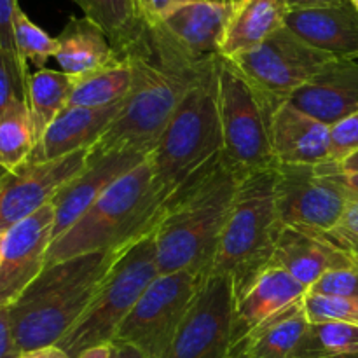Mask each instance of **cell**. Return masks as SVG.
I'll use <instances>...</instances> for the list:
<instances>
[{
	"instance_id": "obj_16",
	"label": "cell",
	"mask_w": 358,
	"mask_h": 358,
	"mask_svg": "<svg viewBox=\"0 0 358 358\" xmlns=\"http://www.w3.org/2000/svg\"><path fill=\"white\" fill-rule=\"evenodd\" d=\"M271 264L285 269L308 290L329 271L355 266L350 252L325 234L282 226L276 238Z\"/></svg>"
},
{
	"instance_id": "obj_5",
	"label": "cell",
	"mask_w": 358,
	"mask_h": 358,
	"mask_svg": "<svg viewBox=\"0 0 358 358\" xmlns=\"http://www.w3.org/2000/svg\"><path fill=\"white\" fill-rule=\"evenodd\" d=\"M163 206L152 191L149 159L110 185L72 227L52 240L48 266L105 250H117L154 229Z\"/></svg>"
},
{
	"instance_id": "obj_41",
	"label": "cell",
	"mask_w": 358,
	"mask_h": 358,
	"mask_svg": "<svg viewBox=\"0 0 358 358\" xmlns=\"http://www.w3.org/2000/svg\"><path fill=\"white\" fill-rule=\"evenodd\" d=\"M177 2L178 0H147L145 17L147 20H157Z\"/></svg>"
},
{
	"instance_id": "obj_31",
	"label": "cell",
	"mask_w": 358,
	"mask_h": 358,
	"mask_svg": "<svg viewBox=\"0 0 358 358\" xmlns=\"http://www.w3.org/2000/svg\"><path fill=\"white\" fill-rule=\"evenodd\" d=\"M14 41H16L17 55L38 70L44 69L49 58H56L58 52V38L51 37L41 27H37L21 7L14 17Z\"/></svg>"
},
{
	"instance_id": "obj_21",
	"label": "cell",
	"mask_w": 358,
	"mask_h": 358,
	"mask_svg": "<svg viewBox=\"0 0 358 358\" xmlns=\"http://www.w3.org/2000/svg\"><path fill=\"white\" fill-rule=\"evenodd\" d=\"M122 101L100 108L66 107L45 129L28 163H48L79 150L93 149L119 114Z\"/></svg>"
},
{
	"instance_id": "obj_24",
	"label": "cell",
	"mask_w": 358,
	"mask_h": 358,
	"mask_svg": "<svg viewBox=\"0 0 358 358\" xmlns=\"http://www.w3.org/2000/svg\"><path fill=\"white\" fill-rule=\"evenodd\" d=\"M285 0H238L224 31L220 56L233 59L252 51L285 27Z\"/></svg>"
},
{
	"instance_id": "obj_4",
	"label": "cell",
	"mask_w": 358,
	"mask_h": 358,
	"mask_svg": "<svg viewBox=\"0 0 358 358\" xmlns=\"http://www.w3.org/2000/svg\"><path fill=\"white\" fill-rule=\"evenodd\" d=\"M117 250L79 255L48 266L9 308L20 353L56 346L90 306Z\"/></svg>"
},
{
	"instance_id": "obj_28",
	"label": "cell",
	"mask_w": 358,
	"mask_h": 358,
	"mask_svg": "<svg viewBox=\"0 0 358 358\" xmlns=\"http://www.w3.org/2000/svg\"><path fill=\"white\" fill-rule=\"evenodd\" d=\"M133 84L131 63L126 56L107 69L77 77L69 107L100 108L119 103L128 96Z\"/></svg>"
},
{
	"instance_id": "obj_6",
	"label": "cell",
	"mask_w": 358,
	"mask_h": 358,
	"mask_svg": "<svg viewBox=\"0 0 358 358\" xmlns=\"http://www.w3.org/2000/svg\"><path fill=\"white\" fill-rule=\"evenodd\" d=\"M280 227L275 168L241 177L210 271L229 276L234 294L243 290L271 264Z\"/></svg>"
},
{
	"instance_id": "obj_13",
	"label": "cell",
	"mask_w": 358,
	"mask_h": 358,
	"mask_svg": "<svg viewBox=\"0 0 358 358\" xmlns=\"http://www.w3.org/2000/svg\"><path fill=\"white\" fill-rule=\"evenodd\" d=\"M93 156V149L79 150L48 163H27L0 173V234L49 205Z\"/></svg>"
},
{
	"instance_id": "obj_18",
	"label": "cell",
	"mask_w": 358,
	"mask_h": 358,
	"mask_svg": "<svg viewBox=\"0 0 358 358\" xmlns=\"http://www.w3.org/2000/svg\"><path fill=\"white\" fill-rule=\"evenodd\" d=\"M269 135L276 164L318 166L329 161L331 126L299 110L290 101L275 107Z\"/></svg>"
},
{
	"instance_id": "obj_32",
	"label": "cell",
	"mask_w": 358,
	"mask_h": 358,
	"mask_svg": "<svg viewBox=\"0 0 358 358\" xmlns=\"http://www.w3.org/2000/svg\"><path fill=\"white\" fill-rule=\"evenodd\" d=\"M27 62L20 55L0 49V115L17 101H28Z\"/></svg>"
},
{
	"instance_id": "obj_3",
	"label": "cell",
	"mask_w": 358,
	"mask_h": 358,
	"mask_svg": "<svg viewBox=\"0 0 358 358\" xmlns=\"http://www.w3.org/2000/svg\"><path fill=\"white\" fill-rule=\"evenodd\" d=\"M219 58L189 86L159 142L149 154L152 191L161 206L208 170L222 154L219 117Z\"/></svg>"
},
{
	"instance_id": "obj_39",
	"label": "cell",
	"mask_w": 358,
	"mask_h": 358,
	"mask_svg": "<svg viewBox=\"0 0 358 358\" xmlns=\"http://www.w3.org/2000/svg\"><path fill=\"white\" fill-rule=\"evenodd\" d=\"M317 171L320 175H334V173H358V150L350 154L339 163H324L318 164Z\"/></svg>"
},
{
	"instance_id": "obj_44",
	"label": "cell",
	"mask_w": 358,
	"mask_h": 358,
	"mask_svg": "<svg viewBox=\"0 0 358 358\" xmlns=\"http://www.w3.org/2000/svg\"><path fill=\"white\" fill-rule=\"evenodd\" d=\"M114 345V352L112 358H145L142 352L131 345H124V343H112Z\"/></svg>"
},
{
	"instance_id": "obj_7",
	"label": "cell",
	"mask_w": 358,
	"mask_h": 358,
	"mask_svg": "<svg viewBox=\"0 0 358 358\" xmlns=\"http://www.w3.org/2000/svg\"><path fill=\"white\" fill-rule=\"evenodd\" d=\"M157 275L152 229L121 247L90 306L56 346L69 358H77L93 346L114 341L117 329Z\"/></svg>"
},
{
	"instance_id": "obj_45",
	"label": "cell",
	"mask_w": 358,
	"mask_h": 358,
	"mask_svg": "<svg viewBox=\"0 0 358 358\" xmlns=\"http://www.w3.org/2000/svg\"><path fill=\"white\" fill-rule=\"evenodd\" d=\"M112 352H114V345L107 343V345H98L86 350L77 358H112Z\"/></svg>"
},
{
	"instance_id": "obj_1",
	"label": "cell",
	"mask_w": 358,
	"mask_h": 358,
	"mask_svg": "<svg viewBox=\"0 0 358 358\" xmlns=\"http://www.w3.org/2000/svg\"><path fill=\"white\" fill-rule=\"evenodd\" d=\"M122 55L131 63V90L93 152L129 150L149 156L185 91L215 58L189 55L156 20L145 21L142 34Z\"/></svg>"
},
{
	"instance_id": "obj_37",
	"label": "cell",
	"mask_w": 358,
	"mask_h": 358,
	"mask_svg": "<svg viewBox=\"0 0 358 358\" xmlns=\"http://www.w3.org/2000/svg\"><path fill=\"white\" fill-rule=\"evenodd\" d=\"M20 3L17 0H0V49L17 55L14 41V17Z\"/></svg>"
},
{
	"instance_id": "obj_49",
	"label": "cell",
	"mask_w": 358,
	"mask_h": 358,
	"mask_svg": "<svg viewBox=\"0 0 358 358\" xmlns=\"http://www.w3.org/2000/svg\"><path fill=\"white\" fill-rule=\"evenodd\" d=\"M140 6H142L143 14H145V6H147V0H140Z\"/></svg>"
},
{
	"instance_id": "obj_2",
	"label": "cell",
	"mask_w": 358,
	"mask_h": 358,
	"mask_svg": "<svg viewBox=\"0 0 358 358\" xmlns=\"http://www.w3.org/2000/svg\"><path fill=\"white\" fill-rule=\"evenodd\" d=\"M240 177L222 157L164 205L154 226L157 271L210 273Z\"/></svg>"
},
{
	"instance_id": "obj_48",
	"label": "cell",
	"mask_w": 358,
	"mask_h": 358,
	"mask_svg": "<svg viewBox=\"0 0 358 358\" xmlns=\"http://www.w3.org/2000/svg\"><path fill=\"white\" fill-rule=\"evenodd\" d=\"M208 2H238V0H208Z\"/></svg>"
},
{
	"instance_id": "obj_47",
	"label": "cell",
	"mask_w": 358,
	"mask_h": 358,
	"mask_svg": "<svg viewBox=\"0 0 358 358\" xmlns=\"http://www.w3.org/2000/svg\"><path fill=\"white\" fill-rule=\"evenodd\" d=\"M3 240H6V234H0V261H2V252H3Z\"/></svg>"
},
{
	"instance_id": "obj_23",
	"label": "cell",
	"mask_w": 358,
	"mask_h": 358,
	"mask_svg": "<svg viewBox=\"0 0 358 358\" xmlns=\"http://www.w3.org/2000/svg\"><path fill=\"white\" fill-rule=\"evenodd\" d=\"M58 62L62 72L83 77L121 62L122 56L112 45L100 27L87 17L72 16L58 35Z\"/></svg>"
},
{
	"instance_id": "obj_8",
	"label": "cell",
	"mask_w": 358,
	"mask_h": 358,
	"mask_svg": "<svg viewBox=\"0 0 358 358\" xmlns=\"http://www.w3.org/2000/svg\"><path fill=\"white\" fill-rule=\"evenodd\" d=\"M269 103L231 59L219 62V117L222 131V161L238 177L276 168L271 149Z\"/></svg>"
},
{
	"instance_id": "obj_51",
	"label": "cell",
	"mask_w": 358,
	"mask_h": 358,
	"mask_svg": "<svg viewBox=\"0 0 358 358\" xmlns=\"http://www.w3.org/2000/svg\"><path fill=\"white\" fill-rule=\"evenodd\" d=\"M2 171H3V170H0V173H2Z\"/></svg>"
},
{
	"instance_id": "obj_50",
	"label": "cell",
	"mask_w": 358,
	"mask_h": 358,
	"mask_svg": "<svg viewBox=\"0 0 358 358\" xmlns=\"http://www.w3.org/2000/svg\"><path fill=\"white\" fill-rule=\"evenodd\" d=\"M350 2H352V6L355 7V9L358 10V0H350Z\"/></svg>"
},
{
	"instance_id": "obj_9",
	"label": "cell",
	"mask_w": 358,
	"mask_h": 358,
	"mask_svg": "<svg viewBox=\"0 0 358 358\" xmlns=\"http://www.w3.org/2000/svg\"><path fill=\"white\" fill-rule=\"evenodd\" d=\"M208 273L157 275L117 329L114 341L135 346L145 358H161Z\"/></svg>"
},
{
	"instance_id": "obj_46",
	"label": "cell",
	"mask_w": 358,
	"mask_h": 358,
	"mask_svg": "<svg viewBox=\"0 0 358 358\" xmlns=\"http://www.w3.org/2000/svg\"><path fill=\"white\" fill-rule=\"evenodd\" d=\"M350 255H352V259H353V262H355V264L358 266V241L355 245H353L352 248H350Z\"/></svg>"
},
{
	"instance_id": "obj_22",
	"label": "cell",
	"mask_w": 358,
	"mask_h": 358,
	"mask_svg": "<svg viewBox=\"0 0 358 358\" xmlns=\"http://www.w3.org/2000/svg\"><path fill=\"white\" fill-rule=\"evenodd\" d=\"M308 289L285 269L269 264L234 294V341L306 296Z\"/></svg>"
},
{
	"instance_id": "obj_19",
	"label": "cell",
	"mask_w": 358,
	"mask_h": 358,
	"mask_svg": "<svg viewBox=\"0 0 358 358\" xmlns=\"http://www.w3.org/2000/svg\"><path fill=\"white\" fill-rule=\"evenodd\" d=\"M289 101L329 126L355 114L358 112V62L331 59Z\"/></svg>"
},
{
	"instance_id": "obj_10",
	"label": "cell",
	"mask_w": 358,
	"mask_h": 358,
	"mask_svg": "<svg viewBox=\"0 0 358 358\" xmlns=\"http://www.w3.org/2000/svg\"><path fill=\"white\" fill-rule=\"evenodd\" d=\"M227 59V58H226ZM332 56L311 48L283 27L252 51L231 62L248 83L276 107L324 70Z\"/></svg>"
},
{
	"instance_id": "obj_20",
	"label": "cell",
	"mask_w": 358,
	"mask_h": 358,
	"mask_svg": "<svg viewBox=\"0 0 358 358\" xmlns=\"http://www.w3.org/2000/svg\"><path fill=\"white\" fill-rule=\"evenodd\" d=\"M285 27L332 58L358 62V10L352 3L289 10Z\"/></svg>"
},
{
	"instance_id": "obj_40",
	"label": "cell",
	"mask_w": 358,
	"mask_h": 358,
	"mask_svg": "<svg viewBox=\"0 0 358 358\" xmlns=\"http://www.w3.org/2000/svg\"><path fill=\"white\" fill-rule=\"evenodd\" d=\"M287 7L294 9H317V7H331V6H345L352 3L350 0H285Z\"/></svg>"
},
{
	"instance_id": "obj_17",
	"label": "cell",
	"mask_w": 358,
	"mask_h": 358,
	"mask_svg": "<svg viewBox=\"0 0 358 358\" xmlns=\"http://www.w3.org/2000/svg\"><path fill=\"white\" fill-rule=\"evenodd\" d=\"M234 3L180 0L156 21L194 58H217Z\"/></svg>"
},
{
	"instance_id": "obj_15",
	"label": "cell",
	"mask_w": 358,
	"mask_h": 358,
	"mask_svg": "<svg viewBox=\"0 0 358 358\" xmlns=\"http://www.w3.org/2000/svg\"><path fill=\"white\" fill-rule=\"evenodd\" d=\"M149 156L129 150L94 154L86 166L58 191L51 205L55 208V229L52 240L62 236L80 215L110 187L122 175L131 171Z\"/></svg>"
},
{
	"instance_id": "obj_36",
	"label": "cell",
	"mask_w": 358,
	"mask_h": 358,
	"mask_svg": "<svg viewBox=\"0 0 358 358\" xmlns=\"http://www.w3.org/2000/svg\"><path fill=\"white\" fill-rule=\"evenodd\" d=\"M325 236H327L331 241H334L338 247H341L343 250L346 252L357 243L358 241V198L350 201L348 208H346V212L343 213L338 226H336L332 231H329Z\"/></svg>"
},
{
	"instance_id": "obj_11",
	"label": "cell",
	"mask_w": 358,
	"mask_h": 358,
	"mask_svg": "<svg viewBox=\"0 0 358 358\" xmlns=\"http://www.w3.org/2000/svg\"><path fill=\"white\" fill-rule=\"evenodd\" d=\"M234 343V285L210 271L161 358H229Z\"/></svg>"
},
{
	"instance_id": "obj_42",
	"label": "cell",
	"mask_w": 358,
	"mask_h": 358,
	"mask_svg": "<svg viewBox=\"0 0 358 358\" xmlns=\"http://www.w3.org/2000/svg\"><path fill=\"white\" fill-rule=\"evenodd\" d=\"M327 177L334 178L341 187H345L352 194L353 199L358 198V173H334Z\"/></svg>"
},
{
	"instance_id": "obj_33",
	"label": "cell",
	"mask_w": 358,
	"mask_h": 358,
	"mask_svg": "<svg viewBox=\"0 0 358 358\" xmlns=\"http://www.w3.org/2000/svg\"><path fill=\"white\" fill-rule=\"evenodd\" d=\"M303 303L310 322H345L358 325V299L306 292Z\"/></svg>"
},
{
	"instance_id": "obj_12",
	"label": "cell",
	"mask_w": 358,
	"mask_h": 358,
	"mask_svg": "<svg viewBox=\"0 0 358 358\" xmlns=\"http://www.w3.org/2000/svg\"><path fill=\"white\" fill-rule=\"evenodd\" d=\"M352 194L308 164H276L275 201L282 226L327 234L341 220Z\"/></svg>"
},
{
	"instance_id": "obj_34",
	"label": "cell",
	"mask_w": 358,
	"mask_h": 358,
	"mask_svg": "<svg viewBox=\"0 0 358 358\" xmlns=\"http://www.w3.org/2000/svg\"><path fill=\"white\" fill-rule=\"evenodd\" d=\"M308 292L318 294V296L358 299V266L329 271Z\"/></svg>"
},
{
	"instance_id": "obj_35",
	"label": "cell",
	"mask_w": 358,
	"mask_h": 358,
	"mask_svg": "<svg viewBox=\"0 0 358 358\" xmlns=\"http://www.w3.org/2000/svg\"><path fill=\"white\" fill-rule=\"evenodd\" d=\"M358 150V112L331 126L327 163H339Z\"/></svg>"
},
{
	"instance_id": "obj_25",
	"label": "cell",
	"mask_w": 358,
	"mask_h": 358,
	"mask_svg": "<svg viewBox=\"0 0 358 358\" xmlns=\"http://www.w3.org/2000/svg\"><path fill=\"white\" fill-rule=\"evenodd\" d=\"M308 324L301 299L238 338L229 358H292Z\"/></svg>"
},
{
	"instance_id": "obj_38",
	"label": "cell",
	"mask_w": 358,
	"mask_h": 358,
	"mask_svg": "<svg viewBox=\"0 0 358 358\" xmlns=\"http://www.w3.org/2000/svg\"><path fill=\"white\" fill-rule=\"evenodd\" d=\"M20 355L10 327L9 310H2L0 311V358H17Z\"/></svg>"
},
{
	"instance_id": "obj_29",
	"label": "cell",
	"mask_w": 358,
	"mask_h": 358,
	"mask_svg": "<svg viewBox=\"0 0 358 358\" xmlns=\"http://www.w3.org/2000/svg\"><path fill=\"white\" fill-rule=\"evenodd\" d=\"M292 358H358V325L310 322Z\"/></svg>"
},
{
	"instance_id": "obj_14",
	"label": "cell",
	"mask_w": 358,
	"mask_h": 358,
	"mask_svg": "<svg viewBox=\"0 0 358 358\" xmlns=\"http://www.w3.org/2000/svg\"><path fill=\"white\" fill-rule=\"evenodd\" d=\"M52 229L55 208L49 203L6 233L0 261V311L9 310L42 275Z\"/></svg>"
},
{
	"instance_id": "obj_43",
	"label": "cell",
	"mask_w": 358,
	"mask_h": 358,
	"mask_svg": "<svg viewBox=\"0 0 358 358\" xmlns=\"http://www.w3.org/2000/svg\"><path fill=\"white\" fill-rule=\"evenodd\" d=\"M17 358H69L58 346H48V348L34 350V352L21 353Z\"/></svg>"
},
{
	"instance_id": "obj_26",
	"label": "cell",
	"mask_w": 358,
	"mask_h": 358,
	"mask_svg": "<svg viewBox=\"0 0 358 358\" xmlns=\"http://www.w3.org/2000/svg\"><path fill=\"white\" fill-rule=\"evenodd\" d=\"M83 9L84 17L103 30L108 41L122 55L145 27L140 0H73Z\"/></svg>"
},
{
	"instance_id": "obj_27",
	"label": "cell",
	"mask_w": 358,
	"mask_h": 358,
	"mask_svg": "<svg viewBox=\"0 0 358 358\" xmlns=\"http://www.w3.org/2000/svg\"><path fill=\"white\" fill-rule=\"evenodd\" d=\"M77 77L62 70H37L28 83V108L34 124L35 142L42 138L51 122L69 107ZM37 145V143H35Z\"/></svg>"
},
{
	"instance_id": "obj_30",
	"label": "cell",
	"mask_w": 358,
	"mask_h": 358,
	"mask_svg": "<svg viewBox=\"0 0 358 358\" xmlns=\"http://www.w3.org/2000/svg\"><path fill=\"white\" fill-rule=\"evenodd\" d=\"M35 143L28 101H17L0 115V170L14 171L24 166Z\"/></svg>"
}]
</instances>
